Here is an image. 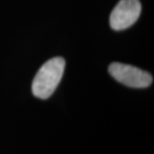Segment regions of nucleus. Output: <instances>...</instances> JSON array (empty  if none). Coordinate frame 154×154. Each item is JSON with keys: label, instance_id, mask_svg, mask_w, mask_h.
<instances>
[{"label": "nucleus", "instance_id": "nucleus-2", "mask_svg": "<svg viewBox=\"0 0 154 154\" xmlns=\"http://www.w3.org/2000/svg\"><path fill=\"white\" fill-rule=\"evenodd\" d=\"M109 73L117 82L130 88H147L152 82V76L148 72L125 63H112Z\"/></svg>", "mask_w": 154, "mask_h": 154}, {"label": "nucleus", "instance_id": "nucleus-1", "mask_svg": "<svg viewBox=\"0 0 154 154\" xmlns=\"http://www.w3.org/2000/svg\"><path fill=\"white\" fill-rule=\"evenodd\" d=\"M65 68L62 57H53L39 69L32 84L33 94L38 99H48L60 82Z\"/></svg>", "mask_w": 154, "mask_h": 154}, {"label": "nucleus", "instance_id": "nucleus-3", "mask_svg": "<svg viewBox=\"0 0 154 154\" xmlns=\"http://www.w3.org/2000/svg\"><path fill=\"white\" fill-rule=\"evenodd\" d=\"M140 12L141 4L139 0H121L110 14V27L115 30L129 28L137 21Z\"/></svg>", "mask_w": 154, "mask_h": 154}]
</instances>
